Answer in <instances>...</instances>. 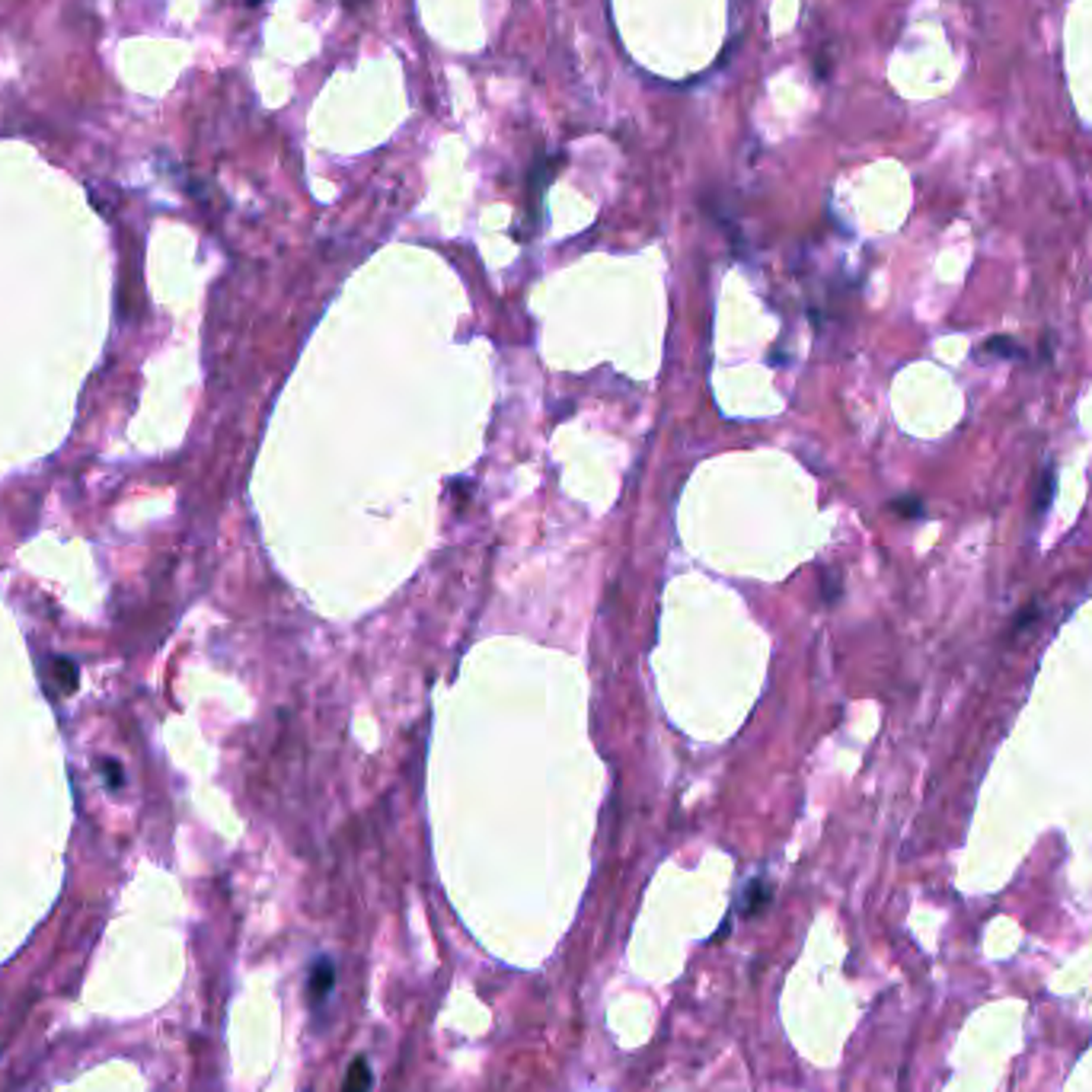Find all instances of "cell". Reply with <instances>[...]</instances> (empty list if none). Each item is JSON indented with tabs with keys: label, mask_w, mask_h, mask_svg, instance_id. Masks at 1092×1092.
Instances as JSON below:
<instances>
[{
	"label": "cell",
	"mask_w": 1092,
	"mask_h": 1092,
	"mask_svg": "<svg viewBox=\"0 0 1092 1092\" xmlns=\"http://www.w3.org/2000/svg\"><path fill=\"white\" fill-rule=\"evenodd\" d=\"M332 984H336V968H332V961L326 955L316 958V965L311 971V994L316 1000H323L332 991Z\"/></svg>",
	"instance_id": "obj_2"
},
{
	"label": "cell",
	"mask_w": 1092,
	"mask_h": 1092,
	"mask_svg": "<svg viewBox=\"0 0 1092 1092\" xmlns=\"http://www.w3.org/2000/svg\"><path fill=\"white\" fill-rule=\"evenodd\" d=\"M987 352H991V355H1004V358H1019L1022 355L1019 345H1012V339H1004V336L987 339Z\"/></svg>",
	"instance_id": "obj_3"
},
{
	"label": "cell",
	"mask_w": 1092,
	"mask_h": 1092,
	"mask_svg": "<svg viewBox=\"0 0 1092 1092\" xmlns=\"http://www.w3.org/2000/svg\"><path fill=\"white\" fill-rule=\"evenodd\" d=\"M894 511H904V515H923V505L917 498H907V502H894Z\"/></svg>",
	"instance_id": "obj_4"
},
{
	"label": "cell",
	"mask_w": 1092,
	"mask_h": 1092,
	"mask_svg": "<svg viewBox=\"0 0 1092 1092\" xmlns=\"http://www.w3.org/2000/svg\"><path fill=\"white\" fill-rule=\"evenodd\" d=\"M371 1086H374V1073H371V1063L365 1058H355L349 1073H345L342 1092H371Z\"/></svg>",
	"instance_id": "obj_1"
}]
</instances>
